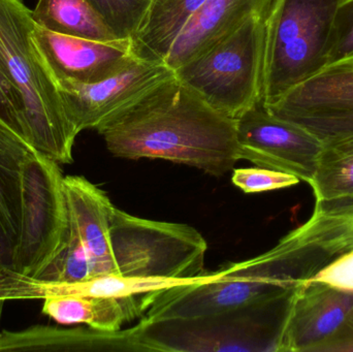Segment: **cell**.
<instances>
[{
    "instance_id": "1",
    "label": "cell",
    "mask_w": 353,
    "mask_h": 352,
    "mask_svg": "<svg viewBox=\"0 0 353 352\" xmlns=\"http://www.w3.org/2000/svg\"><path fill=\"white\" fill-rule=\"evenodd\" d=\"M108 150L128 159H163L210 175L234 171L236 120L208 105L175 76L108 118L97 128Z\"/></svg>"
},
{
    "instance_id": "2",
    "label": "cell",
    "mask_w": 353,
    "mask_h": 352,
    "mask_svg": "<svg viewBox=\"0 0 353 352\" xmlns=\"http://www.w3.org/2000/svg\"><path fill=\"white\" fill-rule=\"evenodd\" d=\"M89 247L90 279L118 275L191 282L205 273L208 244L192 227L132 216L112 204Z\"/></svg>"
},
{
    "instance_id": "3",
    "label": "cell",
    "mask_w": 353,
    "mask_h": 352,
    "mask_svg": "<svg viewBox=\"0 0 353 352\" xmlns=\"http://www.w3.org/2000/svg\"><path fill=\"white\" fill-rule=\"evenodd\" d=\"M32 10L22 0H0V74L16 95L31 146L56 163L74 161L78 132L32 39Z\"/></svg>"
},
{
    "instance_id": "4",
    "label": "cell",
    "mask_w": 353,
    "mask_h": 352,
    "mask_svg": "<svg viewBox=\"0 0 353 352\" xmlns=\"http://www.w3.org/2000/svg\"><path fill=\"white\" fill-rule=\"evenodd\" d=\"M340 1L273 0L265 18L263 105L327 65Z\"/></svg>"
},
{
    "instance_id": "5",
    "label": "cell",
    "mask_w": 353,
    "mask_h": 352,
    "mask_svg": "<svg viewBox=\"0 0 353 352\" xmlns=\"http://www.w3.org/2000/svg\"><path fill=\"white\" fill-rule=\"evenodd\" d=\"M194 318H142L149 351H278L290 298Z\"/></svg>"
},
{
    "instance_id": "6",
    "label": "cell",
    "mask_w": 353,
    "mask_h": 352,
    "mask_svg": "<svg viewBox=\"0 0 353 352\" xmlns=\"http://www.w3.org/2000/svg\"><path fill=\"white\" fill-rule=\"evenodd\" d=\"M265 18L251 17L228 37L174 70L214 110L236 120L263 101Z\"/></svg>"
},
{
    "instance_id": "7",
    "label": "cell",
    "mask_w": 353,
    "mask_h": 352,
    "mask_svg": "<svg viewBox=\"0 0 353 352\" xmlns=\"http://www.w3.org/2000/svg\"><path fill=\"white\" fill-rule=\"evenodd\" d=\"M63 179L59 163L35 149L25 159L16 274L34 278L61 246L68 227Z\"/></svg>"
},
{
    "instance_id": "8",
    "label": "cell",
    "mask_w": 353,
    "mask_h": 352,
    "mask_svg": "<svg viewBox=\"0 0 353 352\" xmlns=\"http://www.w3.org/2000/svg\"><path fill=\"white\" fill-rule=\"evenodd\" d=\"M239 158L310 183L323 143L294 122L270 113L263 101L236 119Z\"/></svg>"
},
{
    "instance_id": "9",
    "label": "cell",
    "mask_w": 353,
    "mask_h": 352,
    "mask_svg": "<svg viewBox=\"0 0 353 352\" xmlns=\"http://www.w3.org/2000/svg\"><path fill=\"white\" fill-rule=\"evenodd\" d=\"M174 76L167 64L138 59L123 72L97 84L56 85L66 116L80 134L85 130H97L108 118Z\"/></svg>"
},
{
    "instance_id": "10",
    "label": "cell",
    "mask_w": 353,
    "mask_h": 352,
    "mask_svg": "<svg viewBox=\"0 0 353 352\" xmlns=\"http://www.w3.org/2000/svg\"><path fill=\"white\" fill-rule=\"evenodd\" d=\"M35 47L56 83L93 85L123 72L137 61L132 41H97L51 32L34 25Z\"/></svg>"
},
{
    "instance_id": "11",
    "label": "cell",
    "mask_w": 353,
    "mask_h": 352,
    "mask_svg": "<svg viewBox=\"0 0 353 352\" xmlns=\"http://www.w3.org/2000/svg\"><path fill=\"white\" fill-rule=\"evenodd\" d=\"M353 308V293L307 281L290 298L277 352H310L329 338Z\"/></svg>"
},
{
    "instance_id": "12",
    "label": "cell",
    "mask_w": 353,
    "mask_h": 352,
    "mask_svg": "<svg viewBox=\"0 0 353 352\" xmlns=\"http://www.w3.org/2000/svg\"><path fill=\"white\" fill-rule=\"evenodd\" d=\"M263 105L290 122L353 115V61L330 64Z\"/></svg>"
},
{
    "instance_id": "13",
    "label": "cell",
    "mask_w": 353,
    "mask_h": 352,
    "mask_svg": "<svg viewBox=\"0 0 353 352\" xmlns=\"http://www.w3.org/2000/svg\"><path fill=\"white\" fill-rule=\"evenodd\" d=\"M273 0H205L176 39L165 64L175 70L228 37L251 17L267 18Z\"/></svg>"
},
{
    "instance_id": "14",
    "label": "cell",
    "mask_w": 353,
    "mask_h": 352,
    "mask_svg": "<svg viewBox=\"0 0 353 352\" xmlns=\"http://www.w3.org/2000/svg\"><path fill=\"white\" fill-rule=\"evenodd\" d=\"M0 351H149L138 328L105 332L88 329L32 326L0 332Z\"/></svg>"
},
{
    "instance_id": "15",
    "label": "cell",
    "mask_w": 353,
    "mask_h": 352,
    "mask_svg": "<svg viewBox=\"0 0 353 352\" xmlns=\"http://www.w3.org/2000/svg\"><path fill=\"white\" fill-rule=\"evenodd\" d=\"M34 150L0 121V272H14L22 222L23 165Z\"/></svg>"
},
{
    "instance_id": "16",
    "label": "cell",
    "mask_w": 353,
    "mask_h": 352,
    "mask_svg": "<svg viewBox=\"0 0 353 352\" xmlns=\"http://www.w3.org/2000/svg\"><path fill=\"white\" fill-rule=\"evenodd\" d=\"M143 297L58 296L43 300V313L59 324H84L97 330L115 332L146 313Z\"/></svg>"
},
{
    "instance_id": "17",
    "label": "cell",
    "mask_w": 353,
    "mask_h": 352,
    "mask_svg": "<svg viewBox=\"0 0 353 352\" xmlns=\"http://www.w3.org/2000/svg\"><path fill=\"white\" fill-rule=\"evenodd\" d=\"M205 1L154 0L130 41L132 55L143 61L165 63L176 39Z\"/></svg>"
},
{
    "instance_id": "18",
    "label": "cell",
    "mask_w": 353,
    "mask_h": 352,
    "mask_svg": "<svg viewBox=\"0 0 353 352\" xmlns=\"http://www.w3.org/2000/svg\"><path fill=\"white\" fill-rule=\"evenodd\" d=\"M33 22L51 32L97 41H119L87 0H39Z\"/></svg>"
},
{
    "instance_id": "19",
    "label": "cell",
    "mask_w": 353,
    "mask_h": 352,
    "mask_svg": "<svg viewBox=\"0 0 353 352\" xmlns=\"http://www.w3.org/2000/svg\"><path fill=\"white\" fill-rule=\"evenodd\" d=\"M309 185L316 200H353V146L323 145Z\"/></svg>"
},
{
    "instance_id": "20",
    "label": "cell",
    "mask_w": 353,
    "mask_h": 352,
    "mask_svg": "<svg viewBox=\"0 0 353 352\" xmlns=\"http://www.w3.org/2000/svg\"><path fill=\"white\" fill-rule=\"evenodd\" d=\"M118 39L132 41L154 0H87Z\"/></svg>"
},
{
    "instance_id": "21",
    "label": "cell",
    "mask_w": 353,
    "mask_h": 352,
    "mask_svg": "<svg viewBox=\"0 0 353 352\" xmlns=\"http://www.w3.org/2000/svg\"><path fill=\"white\" fill-rule=\"evenodd\" d=\"M232 181L245 194H256L292 187L301 180L290 174L257 167L234 169Z\"/></svg>"
},
{
    "instance_id": "22",
    "label": "cell",
    "mask_w": 353,
    "mask_h": 352,
    "mask_svg": "<svg viewBox=\"0 0 353 352\" xmlns=\"http://www.w3.org/2000/svg\"><path fill=\"white\" fill-rule=\"evenodd\" d=\"M346 61H353V0H341L336 10L327 65Z\"/></svg>"
},
{
    "instance_id": "23",
    "label": "cell",
    "mask_w": 353,
    "mask_h": 352,
    "mask_svg": "<svg viewBox=\"0 0 353 352\" xmlns=\"http://www.w3.org/2000/svg\"><path fill=\"white\" fill-rule=\"evenodd\" d=\"M312 132L327 146H353V115L294 122Z\"/></svg>"
},
{
    "instance_id": "24",
    "label": "cell",
    "mask_w": 353,
    "mask_h": 352,
    "mask_svg": "<svg viewBox=\"0 0 353 352\" xmlns=\"http://www.w3.org/2000/svg\"><path fill=\"white\" fill-rule=\"evenodd\" d=\"M309 281L323 283L338 291L353 293V249L319 271Z\"/></svg>"
},
{
    "instance_id": "25",
    "label": "cell",
    "mask_w": 353,
    "mask_h": 352,
    "mask_svg": "<svg viewBox=\"0 0 353 352\" xmlns=\"http://www.w3.org/2000/svg\"><path fill=\"white\" fill-rule=\"evenodd\" d=\"M0 121L29 143L28 132L12 87L0 74ZM30 144V143H29Z\"/></svg>"
},
{
    "instance_id": "26",
    "label": "cell",
    "mask_w": 353,
    "mask_h": 352,
    "mask_svg": "<svg viewBox=\"0 0 353 352\" xmlns=\"http://www.w3.org/2000/svg\"><path fill=\"white\" fill-rule=\"evenodd\" d=\"M310 352H353V308L341 326Z\"/></svg>"
}]
</instances>
